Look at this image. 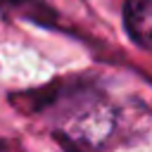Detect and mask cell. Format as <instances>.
Segmentation results:
<instances>
[{
	"label": "cell",
	"instance_id": "6da1fadb",
	"mask_svg": "<svg viewBox=\"0 0 152 152\" xmlns=\"http://www.w3.org/2000/svg\"><path fill=\"white\" fill-rule=\"evenodd\" d=\"M40 109L50 112L52 135L66 152H104L124 135V112L95 86L57 88Z\"/></svg>",
	"mask_w": 152,
	"mask_h": 152
},
{
	"label": "cell",
	"instance_id": "7a4b0ae2",
	"mask_svg": "<svg viewBox=\"0 0 152 152\" xmlns=\"http://www.w3.org/2000/svg\"><path fill=\"white\" fill-rule=\"evenodd\" d=\"M124 28L138 48L152 52V0H124Z\"/></svg>",
	"mask_w": 152,
	"mask_h": 152
},
{
	"label": "cell",
	"instance_id": "3957f363",
	"mask_svg": "<svg viewBox=\"0 0 152 152\" xmlns=\"http://www.w3.org/2000/svg\"><path fill=\"white\" fill-rule=\"evenodd\" d=\"M0 5L17 7V10H26V7H38L40 10V0H0Z\"/></svg>",
	"mask_w": 152,
	"mask_h": 152
},
{
	"label": "cell",
	"instance_id": "277c9868",
	"mask_svg": "<svg viewBox=\"0 0 152 152\" xmlns=\"http://www.w3.org/2000/svg\"><path fill=\"white\" fill-rule=\"evenodd\" d=\"M0 152H10V150H7L5 145H2V140H0Z\"/></svg>",
	"mask_w": 152,
	"mask_h": 152
}]
</instances>
